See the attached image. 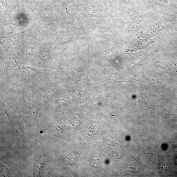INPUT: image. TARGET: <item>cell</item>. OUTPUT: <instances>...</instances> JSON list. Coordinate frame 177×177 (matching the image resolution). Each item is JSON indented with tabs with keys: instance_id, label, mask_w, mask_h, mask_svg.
Segmentation results:
<instances>
[{
	"instance_id": "obj_1",
	"label": "cell",
	"mask_w": 177,
	"mask_h": 177,
	"mask_svg": "<svg viewBox=\"0 0 177 177\" xmlns=\"http://www.w3.org/2000/svg\"><path fill=\"white\" fill-rule=\"evenodd\" d=\"M45 163V156L44 155H41L39 156L36 161L34 166V170L36 175H40V171L42 167H43Z\"/></svg>"
},
{
	"instance_id": "obj_2",
	"label": "cell",
	"mask_w": 177,
	"mask_h": 177,
	"mask_svg": "<svg viewBox=\"0 0 177 177\" xmlns=\"http://www.w3.org/2000/svg\"><path fill=\"white\" fill-rule=\"evenodd\" d=\"M1 173H2V175L4 176H9L11 174L8 169L6 168L2 167L1 168Z\"/></svg>"
},
{
	"instance_id": "obj_3",
	"label": "cell",
	"mask_w": 177,
	"mask_h": 177,
	"mask_svg": "<svg viewBox=\"0 0 177 177\" xmlns=\"http://www.w3.org/2000/svg\"><path fill=\"white\" fill-rule=\"evenodd\" d=\"M165 167V164L164 162H163V161L159 162V169L160 170H164Z\"/></svg>"
},
{
	"instance_id": "obj_4",
	"label": "cell",
	"mask_w": 177,
	"mask_h": 177,
	"mask_svg": "<svg viewBox=\"0 0 177 177\" xmlns=\"http://www.w3.org/2000/svg\"><path fill=\"white\" fill-rule=\"evenodd\" d=\"M175 161H176V162H177V157H176V159H175Z\"/></svg>"
}]
</instances>
